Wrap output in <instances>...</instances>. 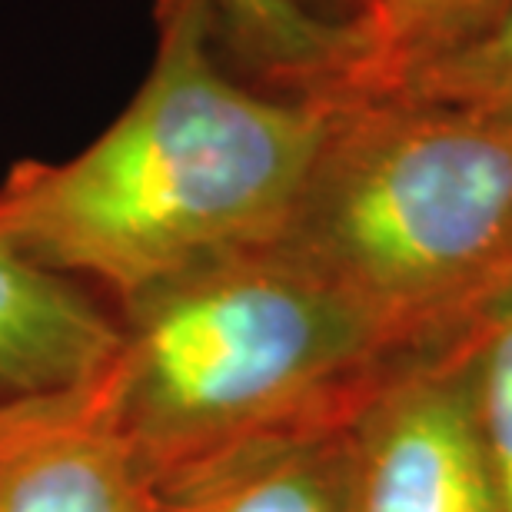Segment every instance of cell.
I'll use <instances>...</instances> for the list:
<instances>
[{"label":"cell","mask_w":512,"mask_h":512,"mask_svg":"<svg viewBox=\"0 0 512 512\" xmlns=\"http://www.w3.org/2000/svg\"><path fill=\"white\" fill-rule=\"evenodd\" d=\"M316 104L273 243L403 350L456 333L512 286V117L406 94Z\"/></svg>","instance_id":"obj_2"},{"label":"cell","mask_w":512,"mask_h":512,"mask_svg":"<svg viewBox=\"0 0 512 512\" xmlns=\"http://www.w3.org/2000/svg\"><path fill=\"white\" fill-rule=\"evenodd\" d=\"M386 94L443 100L512 117V0L476 40L416 70Z\"/></svg>","instance_id":"obj_11"},{"label":"cell","mask_w":512,"mask_h":512,"mask_svg":"<svg viewBox=\"0 0 512 512\" xmlns=\"http://www.w3.org/2000/svg\"><path fill=\"white\" fill-rule=\"evenodd\" d=\"M220 47L243 80L290 94L333 54L336 34L313 27L290 0H217Z\"/></svg>","instance_id":"obj_9"},{"label":"cell","mask_w":512,"mask_h":512,"mask_svg":"<svg viewBox=\"0 0 512 512\" xmlns=\"http://www.w3.org/2000/svg\"><path fill=\"white\" fill-rule=\"evenodd\" d=\"M356 512H503L476 429L466 326L396 353L350 416Z\"/></svg>","instance_id":"obj_4"},{"label":"cell","mask_w":512,"mask_h":512,"mask_svg":"<svg viewBox=\"0 0 512 512\" xmlns=\"http://www.w3.org/2000/svg\"><path fill=\"white\" fill-rule=\"evenodd\" d=\"M117 346V316L87 286L0 243V399L94 380Z\"/></svg>","instance_id":"obj_7"},{"label":"cell","mask_w":512,"mask_h":512,"mask_svg":"<svg viewBox=\"0 0 512 512\" xmlns=\"http://www.w3.org/2000/svg\"><path fill=\"white\" fill-rule=\"evenodd\" d=\"M509 0H380L360 24L340 30L336 50L300 100L386 94L476 40Z\"/></svg>","instance_id":"obj_8"},{"label":"cell","mask_w":512,"mask_h":512,"mask_svg":"<svg viewBox=\"0 0 512 512\" xmlns=\"http://www.w3.org/2000/svg\"><path fill=\"white\" fill-rule=\"evenodd\" d=\"M476 429L503 512H512V286L466 323Z\"/></svg>","instance_id":"obj_10"},{"label":"cell","mask_w":512,"mask_h":512,"mask_svg":"<svg viewBox=\"0 0 512 512\" xmlns=\"http://www.w3.org/2000/svg\"><path fill=\"white\" fill-rule=\"evenodd\" d=\"M350 416L250 439L180 469L150 486V512H356Z\"/></svg>","instance_id":"obj_6"},{"label":"cell","mask_w":512,"mask_h":512,"mask_svg":"<svg viewBox=\"0 0 512 512\" xmlns=\"http://www.w3.org/2000/svg\"><path fill=\"white\" fill-rule=\"evenodd\" d=\"M376 4L380 0H290V7L303 20H310L320 30H330V34H340V30L360 24Z\"/></svg>","instance_id":"obj_12"},{"label":"cell","mask_w":512,"mask_h":512,"mask_svg":"<svg viewBox=\"0 0 512 512\" xmlns=\"http://www.w3.org/2000/svg\"><path fill=\"white\" fill-rule=\"evenodd\" d=\"M150 70L100 137L0 180V243L110 300L283 230L323 133L316 100L243 80L217 0H153Z\"/></svg>","instance_id":"obj_1"},{"label":"cell","mask_w":512,"mask_h":512,"mask_svg":"<svg viewBox=\"0 0 512 512\" xmlns=\"http://www.w3.org/2000/svg\"><path fill=\"white\" fill-rule=\"evenodd\" d=\"M114 316L110 399L150 486L250 439L350 416L403 353L273 240L187 266Z\"/></svg>","instance_id":"obj_3"},{"label":"cell","mask_w":512,"mask_h":512,"mask_svg":"<svg viewBox=\"0 0 512 512\" xmlns=\"http://www.w3.org/2000/svg\"><path fill=\"white\" fill-rule=\"evenodd\" d=\"M0 512H150L107 366L87 383L0 399Z\"/></svg>","instance_id":"obj_5"}]
</instances>
